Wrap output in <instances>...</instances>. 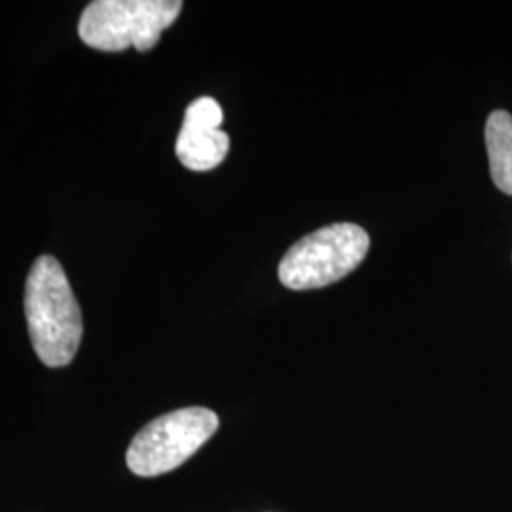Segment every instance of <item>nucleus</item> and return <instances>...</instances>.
Instances as JSON below:
<instances>
[{
	"label": "nucleus",
	"mask_w": 512,
	"mask_h": 512,
	"mask_svg": "<svg viewBox=\"0 0 512 512\" xmlns=\"http://www.w3.org/2000/svg\"><path fill=\"white\" fill-rule=\"evenodd\" d=\"M25 317L33 348L46 366H67L80 348L84 323L59 260L38 256L27 275Z\"/></svg>",
	"instance_id": "obj_1"
},
{
	"label": "nucleus",
	"mask_w": 512,
	"mask_h": 512,
	"mask_svg": "<svg viewBox=\"0 0 512 512\" xmlns=\"http://www.w3.org/2000/svg\"><path fill=\"white\" fill-rule=\"evenodd\" d=\"M183 10L179 0H97L78 23L80 40L99 52L152 50Z\"/></svg>",
	"instance_id": "obj_2"
},
{
	"label": "nucleus",
	"mask_w": 512,
	"mask_h": 512,
	"mask_svg": "<svg viewBox=\"0 0 512 512\" xmlns=\"http://www.w3.org/2000/svg\"><path fill=\"white\" fill-rule=\"evenodd\" d=\"M368 249L370 238L359 224H329L294 243L279 264V281L293 291L327 287L357 270Z\"/></svg>",
	"instance_id": "obj_3"
},
{
	"label": "nucleus",
	"mask_w": 512,
	"mask_h": 512,
	"mask_svg": "<svg viewBox=\"0 0 512 512\" xmlns=\"http://www.w3.org/2000/svg\"><path fill=\"white\" fill-rule=\"evenodd\" d=\"M219 429V416L203 406L169 412L145 425L129 444V471L160 476L175 471L192 458Z\"/></svg>",
	"instance_id": "obj_4"
},
{
	"label": "nucleus",
	"mask_w": 512,
	"mask_h": 512,
	"mask_svg": "<svg viewBox=\"0 0 512 512\" xmlns=\"http://www.w3.org/2000/svg\"><path fill=\"white\" fill-rule=\"evenodd\" d=\"M224 112L211 97H200L184 112L183 128L175 152L190 171H211L219 167L230 150V137L220 129Z\"/></svg>",
	"instance_id": "obj_5"
},
{
	"label": "nucleus",
	"mask_w": 512,
	"mask_h": 512,
	"mask_svg": "<svg viewBox=\"0 0 512 512\" xmlns=\"http://www.w3.org/2000/svg\"><path fill=\"white\" fill-rule=\"evenodd\" d=\"M486 148L495 186L512 196V116L495 110L486 122Z\"/></svg>",
	"instance_id": "obj_6"
}]
</instances>
